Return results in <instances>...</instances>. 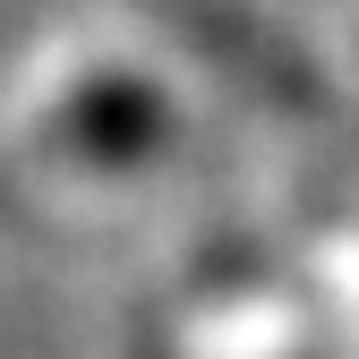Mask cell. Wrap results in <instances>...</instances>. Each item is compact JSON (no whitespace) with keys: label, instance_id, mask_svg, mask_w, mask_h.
<instances>
[{"label":"cell","instance_id":"cell-1","mask_svg":"<svg viewBox=\"0 0 359 359\" xmlns=\"http://www.w3.org/2000/svg\"><path fill=\"white\" fill-rule=\"evenodd\" d=\"M171 18L180 26H189L197 43H205V52H222V60H231L248 86H257V95H274V103H317V86H308V60L291 52V43L274 34V26H265L257 9H248V0H171Z\"/></svg>","mask_w":359,"mask_h":359},{"label":"cell","instance_id":"cell-2","mask_svg":"<svg viewBox=\"0 0 359 359\" xmlns=\"http://www.w3.org/2000/svg\"><path fill=\"white\" fill-rule=\"evenodd\" d=\"M154 128H163L154 95H137V86H120V77H95V86H77V95L60 103L52 137H69V146H95V154H137Z\"/></svg>","mask_w":359,"mask_h":359}]
</instances>
